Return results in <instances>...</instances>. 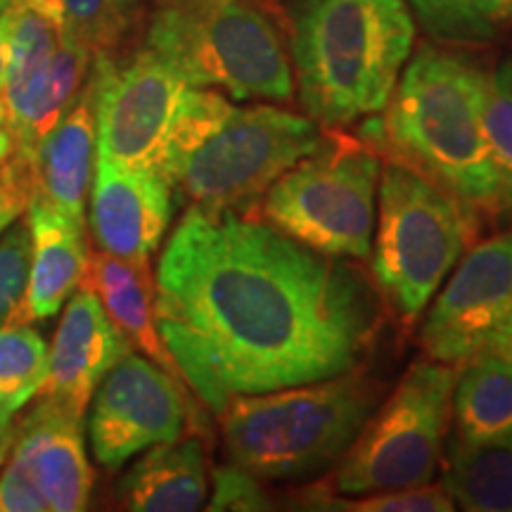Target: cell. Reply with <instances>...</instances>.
I'll return each mask as SVG.
<instances>
[{
	"instance_id": "obj_20",
	"label": "cell",
	"mask_w": 512,
	"mask_h": 512,
	"mask_svg": "<svg viewBox=\"0 0 512 512\" xmlns=\"http://www.w3.org/2000/svg\"><path fill=\"white\" fill-rule=\"evenodd\" d=\"M207 453L197 437L150 446L119 479L117 498L133 512H192L207 501Z\"/></svg>"
},
{
	"instance_id": "obj_1",
	"label": "cell",
	"mask_w": 512,
	"mask_h": 512,
	"mask_svg": "<svg viewBox=\"0 0 512 512\" xmlns=\"http://www.w3.org/2000/svg\"><path fill=\"white\" fill-rule=\"evenodd\" d=\"M155 287L166 349L216 415L233 396L349 373L380 325L366 275L256 211L190 204L159 256Z\"/></svg>"
},
{
	"instance_id": "obj_18",
	"label": "cell",
	"mask_w": 512,
	"mask_h": 512,
	"mask_svg": "<svg viewBox=\"0 0 512 512\" xmlns=\"http://www.w3.org/2000/svg\"><path fill=\"white\" fill-rule=\"evenodd\" d=\"M79 287H88L133 349L183 382L174 356L166 349L157 323V287L150 261H128L102 249H88L86 273Z\"/></svg>"
},
{
	"instance_id": "obj_29",
	"label": "cell",
	"mask_w": 512,
	"mask_h": 512,
	"mask_svg": "<svg viewBox=\"0 0 512 512\" xmlns=\"http://www.w3.org/2000/svg\"><path fill=\"white\" fill-rule=\"evenodd\" d=\"M31 268V233L27 219H15L0 233V328L27 323V302Z\"/></svg>"
},
{
	"instance_id": "obj_27",
	"label": "cell",
	"mask_w": 512,
	"mask_h": 512,
	"mask_svg": "<svg viewBox=\"0 0 512 512\" xmlns=\"http://www.w3.org/2000/svg\"><path fill=\"white\" fill-rule=\"evenodd\" d=\"M302 508L306 510H342V512H451L456 501L444 484H418L403 489H384L373 494L332 496L328 491H306L302 496Z\"/></svg>"
},
{
	"instance_id": "obj_24",
	"label": "cell",
	"mask_w": 512,
	"mask_h": 512,
	"mask_svg": "<svg viewBox=\"0 0 512 512\" xmlns=\"http://www.w3.org/2000/svg\"><path fill=\"white\" fill-rule=\"evenodd\" d=\"M427 34L441 41H491L512 22V0H408Z\"/></svg>"
},
{
	"instance_id": "obj_13",
	"label": "cell",
	"mask_w": 512,
	"mask_h": 512,
	"mask_svg": "<svg viewBox=\"0 0 512 512\" xmlns=\"http://www.w3.org/2000/svg\"><path fill=\"white\" fill-rule=\"evenodd\" d=\"M88 200L93 242L128 261H150L174 216V190L159 171L128 169L105 159H95Z\"/></svg>"
},
{
	"instance_id": "obj_23",
	"label": "cell",
	"mask_w": 512,
	"mask_h": 512,
	"mask_svg": "<svg viewBox=\"0 0 512 512\" xmlns=\"http://www.w3.org/2000/svg\"><path fill=\"white\" fill-rule=\"evenodd\" d=\"M48 377V344L29 323L0 328V408L15 415L41 394Z\"/></svg>"
},
{
	"instance_id": "obj_10",
	"label": "cell",
	"mask_w": 512,
	"mask_h": 512,
	"mask_svg": "<svg viewBox=\"0 0 512 512\" xmlns=\"http://www.w3.org/2000/svg\"><path fill=\"white\" fill-rule=\"evenodd\" d=\"M88 81L95 98L98 159L128 169L162 171L164 147L188 83L143 48L128 60L93 55Z\"/></svg>"
},
{
	"instance_id": "obj_14",
	"label": "cell",
	"mask_w": 512,
	"mask_h": 512,
	"mask_svg": "<svg viewBox=\"0 0 512 512\" xmlns=\"http://www.w3.org/2000/svg\"><path fill=\"white\" fill-rule=\"evenodd\" d=\"M131 351L100 299L79 287L67 299L53 347H48V377L38 396L83 418L100 382Z\"/></svg>"
},
{
	"instance_id": "obj_21",
	"label": "cell",
	"mask_w": 512,
	"mask_h": 512,
	"mask_svg": "<svg viewBox=\"0 0 512 512\" xmlns=\"http://www.w3.org/2000/svg\"><path fill=\"white\" fill-rule=\"evenodd\" d=\"M441 456V484L460 508L470 512H512V434L494 441H467L453 434Z\"/></svg>"
},
{
	"instance_id": "obj_36",
	"label": "cell",
	"mask_w": 512,
	"mask_h": 512,
	"mask_svg": "<svg viewBox=\"0 0 512 512\" xmlns=\"http://www.w3.org/2000/svg\"><path fill=\"white\" fill-rule=\"evenodd\" d=\"M254 3H259L261 8H271V3H273V0H254Z\"/></svg>"
},
{
	"instance_id": "obj_22",
	"label": "cell",
	"mask_w": 512,
	"mask_h": 512,
	"mask_svg": "<svg viewBox=\"0 0 512 512\" xmlns=\"http://www.w3.org/2000/svg\"><path fill=\"white\" fill-rule=\"evenodd\" d=\"M451 413L456 434L467 441H494L512 434V361L503 351L463 363L453 384Z\"/></svg>"
},
{
	"instance_id": "obj_35",
	"label": "cell",
	"mask_w": 512,
	"mask_h": 512,
	"mask_svg": "<svg viewBox=\"0 0 512 512\" xmlns=\"http://www.w3.org/2000/svg\"><path fill=\"white\" fill-rule=\"evenodd\" d=\"M22 3H27L29 8L38 10L41 15H46L50 22H55L57 27H60V15H57V0H22Z\"/></svg>"
},
{
	"instance_id": "obj_12",
	"label": "cell",
	"mask_w": 512,
	"mask_h": 512,
	"mask_svg": "<svg viewBox=\"0 0 512 512\" xmlns=\"http://www.w3.org/2000/svg\"><path fill=\"white\" fill-rule=\"evenodd\" d=\"M88 408L93 456L107 470H119L150 446L183 437L188 394L150 358L128 354L100 382Z\"/></svg>"
},
{
	"instance_id": "obj_5",
	"label": "cell",
	"mask_w": 512,
	"mask_h": 512,
	"mask_svg": "<svg viewBox=\"0 0 512 512\" xmlns=\"http://www.w3.org/2000/svg\"><path fill=\"white\" fill-rule=\"evenodd\" d=\"M377 396V384L358 368L297 387L233 396L219 415L230 463L261 482L316 477L349 451Z\"/></svg>"
},
{
	"instance_id": "obj_31",
	"label": "cell",
	"mask_w": 512,
	"mask_h": 512,
	"mask_svg": "<svg viewBox=\"0 0 512 512\" xmlns=\"http://www.w3.org/2000/svg\"><path fill=\"white\" fill-rule=\"evenodd\" d=\"M31 202V183L29 178L17 171L15 166L5 164L0 171V233L10 226L12 221L24 214Z\"/></svg>"
},
{
	"instance_id": "obj_4",
	"label": "cell",
	"mask_w": 512,
	"mask_h": 512,
	"mask_svg": "<svg viewBox=\"0 0 512 512\" xmlns=\"http://www.w3.org/2000/svg\"><path fill=\"white\" fill-rule=\"evenodd\" d=\"M292 67L318 126L382 112L415 43L406 0H294Z\"/></svg>"
},
{
	"instance_id": "obj_8",
	"label": "cell",
	"mask_w": 512,
	"mask_h": 512,
	"mask_svg": "<svg viewBox=\"0 0 512 512\" xmlns=\"http://www.w3.org/2000/svg\"><path fill=\"white\" fill-rule=\"evenodd\" d=\"M382 159L373 145L328 131L261 197L256 214L332 259H368Z\"/></svg>"
},
{
	"instance_id": "obj_28",
	"label": "cell",
	"mask_w": 512,
	"mask_h": 512,
	"mask_svg": "<svg viewBox=\"0 0 512 512\" xmlns=\"http://www.w3.org/2000/svg\"><path fill=\"white\" fill-rule=\"evenodd\" d=\"M10 36V64H8V88H15L34 74L50 53L60 46L62 31L46 15L29 8L22 0H5Z\"/></svg>"
},
{
	"instance_id": "obj_3",
	"label": "cell",
	"mask_w": 512,
	"mask_h": 512,
	"mask_svg": "<svg viewBox=\"0 0 512 512\" xmlns=\"http://www.w3.org/2000/svg\"><path fill=\"white\" fill-rule=\"evenodd\" d=\"M320 136L311 117L273 105L238 107L219 91L190 86L159 174L197 207L254 214L266 190L309 155Z\"/></svg>"
},
{
	"instance_id": "obj_16",
	"label": "cell",
	"mask_w": 512,
	"mask_h": 512,
	"mask_svg": "<svg viewBox=\"0 0 512 512\" xmlns=\"http://www.w3.org/2000/svg\"><path fill=\"white\" fill-rule=\"evenodd\" d=\"M98 159L93 86L86 79L69 112L38 140L29 159L31 200L46 202L86 228V202Z\"/></svg>"
},
{
	"instance_id": "obj_7",
	"label": "cell",
	"mask_w": 512,
	"mask_h": 512,
	"mask_svg": "<svg viewBox=\"0 0 512 512\" xmlns=\"http://www.w3.org/2000/svg\"><path fill=\"white\" fill-rule=\"evenodd\" d=\"M373 278L406 325L422 316L475 242L482 216L408 166L387 162L377 185Z\"/></svg>"
},
{
	"instance_id": "obj_15",
	"label": "cell",
	"mask_w": 512,
	"mask_h": 512,
	"mask_svg": "<svg viewBox=\"0 0 512 512\" xmlns=\"http://www.w3.org/2000/svg\"><path fill=\"white\" fill-rule=\"evenodd\" d=\"M81 422L83 418L38 396L17 427L8 463L29 479L46 512H79L91 503L93 467Z\"/></svg>"
},
{
	"instance_id": "obj_2",
	"label": "cell",
	"mask_w": 512,
	"mask_h": 512,
	"mask_svg": "<svg viewBox=\"0 0 512 512\" xmlns=\"http://www.w3.org/2000/svg\"><path fill=\"white\" fill-rule=\"evenodd\" d=\"M486 74L472 57L422 46L396 81L382 117L368 121L361 138L479 216H501L482 126Z\"/></svg>"
},
{
	"instance_id": "obj_33",
	"label": "cell",
	"mask_w": 512,
	"mask_h": 512,
	"mask_svg": "<svg viewBox=\"0 0 512 512\" xmlns=\"http://www.w3.org/2000/svg\"><path fill=\"white\" fill-rule=\"evenodd\" d=\"M12 150H15V138H12L8 107H5L3 95H0V171H3V166L8 164Z\"/></svg>"
},
{
	"instance_id": "obj_26",
	"label": "cell",
	"mask_w": 512,
	"mask_h": 512,
	"mask_svg": "<svg viewBox=\"0 0 512 512\" xmlns=\"http://www.w3.org/2000/svg\"><path fill=\"white\" fill-rule=\"evenodd\" d=\"M482 126L501 216L512 214V57L486 74Z\"/></svg>"
},
{
	"instance_id": "obj_6",
	"label": "cell",
	"mask_w": 512,
	"mask_h": 512,
	"mask_svg": "<svg viewBox=\"0 0 512 512\" xmlns=\"http://www.w3.org/2000/svg\"><path fill=\"white\" fill-rule=\"evenodd\" d=\"M145 48L188 86L235 100L285 102L294 95L285 38L254 0H162L147 24Z\"/></svg>"
},
{
	"instance_id": "obj_11",
	"label": "cell",
	"mask_w": 512,
	"mask_h": 512,
	"mask_svg": "<svg viewBox=\"0 0 512 512\" xmlns=\"http://www.w3.org/2000/svg\"><path fill=\"white\" fill-rule=\"evenodd\" d=\"M420 344L430 361L463 366L512 344V233L475 245L427 311Z\"/></svg>"
},
{
	"instance_id": "obj_9",
	"label": "cell",
	"mask_w": 512,
	"mask_h": 512,
	"mask_svg": "<svg viewBox=\"0 0 512 512\" xmlns=\"http://www.w3.org/2000/svg\"><path fill=\"white\" fill-rule=\"evenodd\" d=\"M456 375L446 363H413L339 460L332 489L361 496L432 482L451 422Z\"/></svg>"
},
{
	"instance_id": "obj_34",
	"label": "cell",
	"mask_w": 512,
	"mask_h": 512,
	"mask_svg": "<svg viewBox=\"0 0 512 512\" xmlns=\"http://www.w3.org/2000/svg\"><path fill=\"white\" fill-rule=\"evenodd\" d=\"M15 437H17V427L15 422H12V415L0 408V470H3V465L8 463L12 446H15Z\"/></svg>"
},
{
	"instance_id": "obj_32",
	"label": "cell",
	"mask_w": 512,
	"mask_h": 512,
	"mask_svg": "<svg viewBox=\"0 0 512 512\" xmlns=\"http://www.w3.org/2000/svg\"><path fill=\"white\" fill-rule=\"evenodd\" d=\"M8 64H10V36L8 15H5V0H0V95L8 86Z\"/></svg>"
},
{
	"instance_id": "obj_30",
	"label": "cell",
	"mask_w": 512,
	"mask_h": 512,
	"mask_svg": "<svg viewBox=\"0 0 512 512\" xmlns=\"http://www.w3.org/2000/svg\"><path fill=\"white\" fill-rule=\"evenodd\" d=\"M273 501L261 486V479L249 475L238 465L216 467L214 470V496L207 510H233V512H259L271 510Z\"/></svg>"
},
{
	"instance_id": "obj_37",
	"label": "cell",
	"mask_w": 512,
	"mask_h": 512,
	"mask_svg": "<svg viewBox=\"0 0 512 512\" xmlns=\"http://www.w3.org/2000/svg\"><path fill=\"white\" fill-rule=\"evenodd\" d=\"M503 354H505V356H508V358H510V361H512V344H510V347H508V349H505V351H503Z\"/></svg>"
},
{
	"instance_id": "obj_25",
	"label": "cell",
	"mask_w": 512,
	"mask_h": 512,
	"mask_svg": "<svg viewBox=\"0 0 512 512\" xmlns=\"http://www.w3.org/2000/svg\"><path fill=\"white\" fill-rule=\"evenodd\" d=\"M140 0H57L62 38L93 55L114 53L138 22Z\"/></svg>"
},
{
	"instance_id": "obj_17",
	"label": "cell",
	"mask_w": 512,
	"mask_h": 512,
	"mask_svg": "<svg viewBox=\"0 0 512 512\" xmlns=\"http://www.w3.org/2000/svg\"><path fill=\"white\" fill-rule=\"evenodd\" d=\"M93 53L79 43L62 38L46 62L19 86L3 93L8 107L15 150L8 162L29 176L34 147L60 121L79 98L91 72Z\"/></svg>"
},
{
	"instance_id": "obj_19",
	"label": "cell",
	"mask_w": 512,
	"mask_h": 512,
	"mask_svg": "<svg viewBox=\"0 0 512 512\" xmlns=\"http://www.w3.org/2000/svg\"><path fill=\"white\" fill-rule=\"evenodd\" d=\"M31 233V268L24 320H48L62 311L67 299L79 290L88 264L83 226L50 207L31 200L27 207Z\"/></svg>"
}]
</instances>
